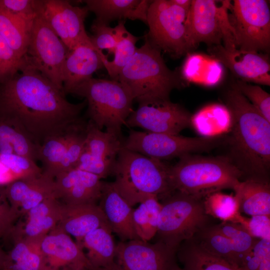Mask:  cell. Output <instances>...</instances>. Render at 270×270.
<instances>
[{
	"instance_id": "15",
	"label": "cell",
	"mask_w": 270,
	"mask_h": 270,
	"mask_svg": "<svg viewBox=\"0 0 270 270\" xmlns=\"http://www.w3.org/2000/svg\"><path fill=\"white\" fill-rule=\"evenodd\" d=\"M124 140L122 136L103 132L88 120L84 148L74 168L101 179L112 176Z\"/></svg>"
},
{
	"instance_id": "39",
	"label": "cell",
	"mask_w": 270,
	"mask_h": 270,
	"mask_svg": "<svg viewBox=\"0 0 270 270\" xmlns=\"http://www.w3.org/2000/svg\"><path fill=\"white\" fill-rule=\"evenodd\" d=\"M203 202L206 214L222 222H233L241 214L238 200L232 194L220 192H213L206 196Z\"/></svg>"
},
{
	"instance_id": "1",
	"label": "cell",
	"mask_w": 270,
	"mask_h": 270,
	"mask_svg": "<svg viewBox=\"0 0 270 270\" xmlns=\"http://www.w3.org/2000/svg\"><path fill=\"white\" fill-rule=\"evenodd\" d=\"M86 104V100L70 102L63 90L26 64L0 82V115L18 122L39 146L79 122Z\"/></svg>"
},
{
	"instance_id": "52",
	"label": "cell",
	"mask_w": 270,
	"mask_h": 270,
	"mask_svg": "<svg viewBox=\"0 0 270 270\" xmlns=\"http://www.w3.org/2000/svg\"><path fill=\"white\" fill-rule=\"evenodd\" d=\"M88 270L86 267L84 266H80L74 269H68V270Z\"/></svg>"
},
{
	"instance_id": "2",
	"label": "cell",
	"mask_w": 270,
	"mask_h": 270,
	"mask_svg": "<svg viewBox=\"0 0 270 270\" xmlns=\"http://www.w3.org/2000/svg\"><path fill=\"white\" fill-rule=\"evenodd\" d=\"M224 101L231 116L227 156L242 172V180L270 182V122L232 86Z\"/></svg>"
},
{
	"instance_id": "36",
	"label": "cell",
	"mask_w": 270,
	"mask_h": 270,
	"mask_svg": "<svg viewBox=\"0 0 270 270\" xmlns=\"http://www.w3.org/2000/svg\"><path fill=\"white\" fill-rule=\"evenodd\" d=\"M210 226L213 230L220 233L230 240L236 256L238 269L258 239L252 236L238 223L222 222L219 224H210Z\"/></svg>"
},
{
	"instance_id": "4",
	"label": "cell",
	"mask_w": 270,
	"mask_h": 270,
	"mask_svg": "<svg viewBox=\"0 0 270 270\" xmlns=\"http://www.w3.org/2000/svg\"><path fill=\"white\" fill-rule=\"evenodd\" d=\"M170 180L174 191L204 199L224 189L234 190L242 180V176L227 156L188 154L171 166Z\"/></svg>"
},
{
	"instance_id": "40",
	"label": "cell",
	"mask_w": 270,
	"mask_h": 270,
	"mask_svg": "<svg viewBox=\"0 0 270 270\" xmlns=\"http://www.w3.org/2000/svg\"><path fill=\"white\" fill-rule=\"evenodd\" d=\"M87 123L88 122L82 118L70 130L66 152L56 176L60 172L75 168L84 144Z\"/></svg>"
},
{
	"instance_id": "32",
	"label": "cell",
	"mask_w": 270,
	"mask_h": 270,
	"mask_svg": "<svg viewBox=\"0 0 270 270\" xmlns=\"http://www.w3.org/2000/svg\"><path fill=\"white\" fill-rule=\"evenodd\" d=\"M221 64L211 56L190 54L184 64L180 78L187 81L214 86L220 80Z\"/></svg>"
},
{
	"instance_id": "19",
	"label": "cell",
	"mask_w": 270,
	"mask_h": 270,
	"mask_svg": "<svg viewBox=\"0 0 270 270\" xmlns=\"http://www.w3.org/2000/svg\"><path fill=\"white\" fill-rule=\"evenodd\" d=\"M44 270L74 269L84 266L93 270L83 249L70 235L55 228L41 240Z\"/></svg>"
},
{
	"instance_id": "3",
	"label": "cell",
	"mask_w": 270,
	"mask_h": 270,
	"mask_svg": "<svg viewBox=\"0 0 270 270\" xmlns=\"http://www.w3.org/2000/svg\"><path fill=\"white\" fill-rule=\"evenodd\" d=\"M170 166L163 160L122 146L118 155L112 183L131 206L152 196L161 200L174 191L170 180Z\"/></svg>"
},
{
	"instance_id": "47",
	"label": "cell",
	"mask_w": 270,
	"mask_h": 270,
	"mask_svg": "<svg viewBox=\"0 0 270 270\" xmlns=\"http://www.w3.org/2000/svg\"><path fill=\"white\" fill-rule=\"evenodd\" d=\"M20 217L10 205L4 186H0V239L8 236Z\"/></svg>"
},
{
	"instance_id": "33",
	"label": "cell",
	"mask_w": 270,
	"mask_h": 270,
	"mask_svg": "<svg viewBox=\"0 0 270 270\" xmlns=\"http://www.w3.org/2000/svg\"><path fill=\"white\" fill-rule=\"evenodd\" d=\"M191 124L204 136H215L230 128L231 116L226 106L214 104L203 108L192 116Z\"/></svg>"
},
{
	"instance_id": "49",
	"label": "cell",
	"mask_w": 270,
	"mask_h": 270,
	"mask_svg": "<svg viewBox=\"0 0 270 270\" xmlns=\"http://www.w3.org/2000/svg\"><path fill=\"white\" fill-rule=\"evenodd\" d=\"M173 4L176 5L186 11H188L192 4V0H170Z\"/></svg>"
},
{
	"instance_id": "41",
	"label": "cell",
	"mask_w": 270,
	"mask_h": 270,
	"mask_svg": "<svg viewBox=\"0 0 270 270\" xmlns=\"http://www.w3.org/2000/svg\"><path fill=\"white\" fill-rule=\"evenodd\" d=\"M0 161L9 170L15 180L42 174V169L32 160L15 154H0Z\"/></svg>"
},
{
	"instance_id": "46",
	"label": "cell",
	"mask_w": 270,
	"mask_h": 270,
	"mask_svg": "<svg viewBox=\"0 0 270 270\" xmlns=\"http://www.w3.org/2000/svg\"><path fill=\"white\" fill-rule=\"evenodd\" d=\"M0 8L14 16L31 22L37 14L38 0H0Z\"/></svg>"
},
{
	"instance_id": "34",
	"label": "cell",
	"mask_w": 270,
	"mask_h": 270,
	"mask_svg": "<svg viewBox=\"0 0 270 270\" xmlns=\"http://www.w3.org/2000/svg\"><path fill=\"white\" fill-rule=\"evenodd\" d=\"M32 22L14 16L0 8V34L22 58L26 52Z\"/></svg>"
},
{
	"instance_id": "6",
	"label": "cell",
	"mask_w": 270,
	"mask_h": 270,
	"mask_svg": "<svg viewBox=\"0 0 270 270\" xmlns=\"http://www.w3.org/2000/svg\"><path fill=\"white\" fill-rule=\"evenodd\" d=\"M67 94L84 98L89 120L99 129L122 136V128L134 110V100L119 80L92 78L72 88Z\"/></svg>"
},
{
	"instance_id": "8",
	"label": "cell",
	"mask_w": 270,
	"mask_h": 270,
	"mask_svg": "<svg viewBox=\"0 0 270 270\" xmlns=\"http://www.w3.org/2000/svg\"><path fill=\"white\" fill-rule=\"evenodd\" d=\"M218 6L214 0H192L186 22V36L189 52L200 43L208 46L221 44L228 49L236 48L234 29L228 18L230 0Z\"/></svg>"
},
{
	"instance_id": "26",
	"label": "cell",
	"mask_w": 270,
	"mask_h": 270,
	"mask_svg": "<svg viewBox=\"0 0 270 270\" xmlns=\"http://www.w3.org/2000/svg\"><path fill=\"white\" fill-rule=\"evenodd\" d=\"M112 230L100 228L86 234L80 247L86 248L85 254L93 270H122L116 260V247Z\"/></svg>"
},
{
	"instance_id": "18",
	"label": "cell",
	"mask_w": 270,
	"mask_h": 270,
	"mask_svg": "<svg viewBox=\"0 0 270 270\" xmlns=\"http://www.w3.org/2000/svg\"><path fill=\"white\" fill-rule=\"evenodd\" d=\"M92 174L74 168L54 178V195L62 204H97L104 181Z\"/></svg>"
},
{
	"instance_id": "44",
	"label": "cell",
	"mask_w": 270,
	"mask_h": 270,
	"mask_svg": "<svg viewBox=\"0 0 270 270\" xmlns=\"http://www.w3.org/2000/svg\"><path fill=\"white\" fill-rule=\"evenodd\" d=\"M20 58L0 34V82L13 76L24 66Z\"/></svg>"
},
{
	"instance_id": "35",
	"label": "cell",
	"mask_w": 270,
	"mask_h": 270,
	"mask_svg": "<svg viewBox=\"0 0 270 270\" xmlns=\"http://www.w3.org/2000/svg\"><path fill=\"white\" fill-rule=\"evenodd\" d=\"M161 204L156 196L148 198L134 209L132 218L139 238L148 242L155 236L158 227Z\"/></svg>"
},
{
	"instance_id": "12",
	"label": "cell",
	"mask_w": 270,
	"mask_h": 270,
	"mask_svg": "<svg viewBox=\"0 0 270 270\" xmlns=\"http://www.w3.org/2000/svg\"><path fill=\"white\" fill-rule=\"evenodd\" d=\"M228 14L236 48L268 52L270 10L266 0H234Z\"/></svg>"
},
{
	"instance_id": "13",
	"label": "cell",
	"mask_w": 270,
	"mask_h": 270,
	"mask_svg": "<svg viewBox=\"0 0 270 270\" xmlns=\"http://www.w3.org/2000/svg\"><path fill=\"white\" fill-rule=\"evenodd\" d=\"M37 12L68 50L91 42L84 27L90 12L86 6H74L64 0H38Z\"/></svg>"
},
{
	"instance_id": "23",
	"label": "cell",
	"mask_w": 270,
	"mask_h": 270,
	"mask_svg": "<svg viewBox=\"0 0 270 270\" xmlns=\"http://www.w3.org/2000/svg\"><path fill=\"white\" fill-rule=\"evenodd\" d=\"M100 52L91 42L78 44L68 50L62 70L66 94L73 87L92 78L95 72L104 68Z\"/></svg>"
},
{
	"instance_id": "30",
	"label": "cell",
	"mask_w": 270,
	"mask_h": 270,
	"mask_svg": "<svg viewBox=\"0 0 270 270\" xmlns=\"http://www.w3.org/2000/svg\"><path fill=\"white\" fill-rule=\"evenodd\" d=\"M182 270H238L226 260L202 248L192 238L183 242L176 251Z\"/></svg>"
},
{
	"instance_id": "42",
	"label": "cell",
	"mask_w": 270,
	"mask_h": 270,
	"mask_svg": "<svg viewBox=\"0 0 270 270\" xmlns=\"http://www.w3.org/2000/svg\"><path fill=\"white\" fill-rule=\"evenodd\" d=\"M270 122V95L260 86L237 80L232 86Z\"/></svg>"
},
{
	"instance_id": "25",
	"label": "cell",
	"mask_w": 270,
	"mask_h": 270,
	"mask_svg": "<svg viewBox=\"0 0 270 270\" xmlns=\"http://www.w3.org/2000/svg\"><path fill=\"white\" fill-rule=\"evenodd\" d=\"M152 0H86L89 11L96 20L109 23L115 20H140L146 24L147 14Z\"/></svg>"
},
{
	"instance_id": "38",
	"label": "cell",
	"mask_w": 270,
	"mask_h": 270,
	"mask_svg": "<svg viewBox=\"0 0 270 270\" xmlns=\"http://www.w3.org/2000/svg\"><path fill=\"white\" fill-rule=\"evenodd\" d=\"M73 128L64 134L48 138L40 146L38 160L42 164V170L54 178L66 153L70 132Z\"/></svg>"
},
{
	"instance_id": "50",
	"label": "cell",
	"mask_w": 270,
	"mask_h": 270,
	"mask_svg": "<svg viewBox=\"0 0 270 270\" xmlns=\"http://www.w3.org/2000/svg\"><path fill=\"white\" fill-rule=\"evenodd\" d=\"M258 270H270V252L264 257Z\"/></svg>"
},
{
	"instance_id": "48",
	"label": "cell",
	"mask_w": 270,
	"mask_h": 270,
	"mask_svg": "<svg viewBox=\"0 0 270 270\" xmlns=\"http://www.w3.org/2000/svg\"><path fill=\"white\" fill-rule=\"evenodd\" d=\"M270 252V240L258 239L238 270H258L264 257Z\"/></svg>"
},
{
	"instance_id": "10",
	"label": "cell",
	"mask_w": 270,
	"mask_h": 270,
	"mask_svg": "<svg viewBox=\"0 0 270 270\" xmlns=\"http://www.w3.org/2000/svg\"><path fill=\"white\" fill-rule=\"evenodd\" d=\"M188 11L170 0H154L147 14L149 30L145 36L154 48L178 58L189 52L186 36Z\"/></svg>"
},
{
	"instance_id": "16",
	"label": "cell",
	"mask_w": 270,
	"mask_h": 270,
	"mask_svg": "<svg viewBox=\"0 0 270 270\" xmlns=\"http://www.w3.org/2000/svg\"><path fill=\"white\" fill-rule=\"evenodd\" d=\"M176 251L159 241H120L116 245V260L122 270H182Z\"/></svg>"
},
{
	"instance_id": "51",
	"label": "cell",
	"mask_w": 270,
	"mask_h": 270,
	"mask_svg": "<svg viewBox=\"0 0 270 270\" xmlns=\"http://www.w3.org/2000/svg\"><path fill=\"white\" fill-rule=\"evenodd\" d=\"M6 258V252L4 250L0 245V270H4Z\"/></svg>"
},
{
	"instance_id": "5",
	"label": "cell",
	"mask_w": 270,
	"mask_h": 270,
	"mask_svg": "<svg viewBox=\"0 0 270 270\" xmlns=\"http://www.w3.org/2000/svg\"><path fill=\"white\" fill-rule=\"evenodd\" d=\"M118 80L138 103L170 100L172 90L182 86L180 75L167 66L160 52L146 38L121 70Z\"/></svg>"
},
{
	"instance_id": "21",
	"label": "cell",
	"mask_w": 270,
	"mask_h": 270,
	"mask_svg": "<svg viewBox=\"0 0 270 270\" xmlns=\"http://www.w3.org/2000/svg\"><path fill=\"white\" fill-rule=\"evenodd\" d=\"M56 228L74 236L80 246L84 237L91 232L100 228L111 229L98 204H62L60 218Z\"/></svg>"
},
{
	"instance_id": "27",
	"label": "cell",
	"mask_w": 270,
	"mask_h": 270,
	"mask_svg": "<svg viewBox=\"0 0 270 270\" xmlns=\"http://www.w3.org/2000/svg\"><path fill=\"white\" fill-rule=\"evenodd\" d=\"M40 146L16 121L0 115V154H15L38 160Z\"/></svg>"
},
{
	"instance_id": "22",
	"label": "cell",
	"mask_w": 270,
	"mask_h": 270,
	"mask_svg": "<svg viewBox=\"0 0 270 270\" xmlns=\"http://www.w3.org/2000/svg\"><path fill=\"white\" fill-rule=\"evenodd\" d=\"M98 205L110 226L121 242L140 240L133 222L134 209L120 194L112 182H104Z\"/></svg>"
},
{
	"instance_id": "31",
	"label": "cell",
	"mask_w": 270,
	"mask_h": 270,
	"mask_svg": "<svg viewBox=\"0 0 270 270\" xmlns=\"http://www.w3.org/2000/svg\"><path fill=\"white\" fill-rule=\"evenodd\" d=\"M124 20H120L115 26L118 34V41L114 50V58L109 60L103 52L100 53L104 68L111 80H118L119 74L130 60L136 49V43L140 38L128 32L124 26Z\"/></svg>"
},
{
	"instance_id": "17",
	"label": "cell",
	"mask_w": 270,
	"mask_h": 270,
	"mask_svg": "<svg viewBox=\"0 0 270 270\" xmlns=\"http://www.w3.org/2000/svg\"><path fill=\"white\" fill-rule=\"evenodd\" d=\"M208 51L210 56L228 68L238 80L270 86V63L267 54L227 49L222 44L210 46Z\"/></svg>"
},
{
	"instance_id": "43",
	"label": "cell",
	"mask_w": 270,
	"mask_h": 270,
	"mask_svg": "<svg viewBox=\"0 0 270 270\" xmlns=\"http://www.w3.org/2000/svg\"><path fill=\"white\" fill-rule=\"evenodd\" d=\"M92 36H90L93 46L97 50H107L113 54L118 41L116 27L112 28L107 24L95 19L90 27Z\"/></svg>"
},
{
	"instance_id": "9",
	"label": "cell",
	"mask_w": 270,
	"mask_h": 270,
	"mask_svg": "<svg viewBox=\"0 0 270 270\" xmlns=\"http://www.w3.org/2000/svg\"><path fill=\"white\" fill-rule=\"evenodd\" d=\"M228 136L186 137L178 135L130 130L122 146L160 160L196 152H208L226 144Z\"/></svg>"
},
{
	"instance_id": "20",
	"label": "cell",
	"mask_w": 270,
	"mask_h": 270,
	"mask_svg": "<svg viewBox=\"0 0 270 270\" xmlns=\"http://www.w3.org/2000/svg\"><path fill=\"white\" fill-rule=\"evenodd\" d=\"M54 178L43 171L40 176L12 182L4 186V191L11 206L22 217L44 200L54 196Z\"/></svg>"
},
{
	"instance_id": "24",
	"label": "cell",
	"mask_w": 270,
	"mask_h": 270,
	"mask_svg": "<svg viewBox=\"0 0 270 270\" xmlns=\"http://www.w3.org/2000/svg\"><path fill=\"white\" fill-rule=\"evenodd\" d=\"M62 205L54 196L44 200L26 213L24 223L18 222L12 230L26 240L41 242L58 225Z\"/></svg>"
},
{
	"instance_id": "28",
	"label": "cell",
	"mask_w": 270,
	"mask_h": 270,
	"mask_svg": "<svg viewBox=\"0 0 270 270\" xmlns=\"http://www.w3.org/2000/svg\"><path fill=\"white\" fill-rule=\"evenodd\" d=\"M7 238L12 246L6 252L4 270H44L40 242L26 240L13 230Z\"/></svg>"
},
{
	"instance_id": "45",
	"label": "cell",
	"mask_w": 270,
	"mask_h": 270,
	"mask_svg": "<svg viewBox=\"0 0 270 270\" xmlns=\"http://www.w3.org/2000/svg\"><path fill=\"white\" fill-rule=\"evenodd\" d=\"M233 222L240 224L255 238L270 240V216L257 215L247 218L240 214Z\"/></svg>"
},
{
	"instance_id": "7",
	"label": "cell",
	"mask_w": 270,
	"mask_h": 270,
	"mask_svg": "<svg viewBox=\"0 0 270 270\" xmlns=\"http://www.w3.org/2000/svg\"><path fill=\"white\" fill-rule=\"evenodd\" d=\"M203 200L178 190L162 199L156 241L177 250L210 225Z\"/></svg>"
},
{
	"instance_id": "29",
	"label": "cell",
	"mask_w": 270,
	"mask_h": 270,
	"mask_svg": "<svg viewBox=\"0 0 270 270\" xmlns=\"http://www.w3.org/2000/svg\"><path fill=\"white\" fill-rule=\"evenodd\" d=\"M234 190L240 213L250 216H270V182L245 180L240 181Z\"/></svg>"
},
{
	"instance_id": "11",
	"label": "cell",
	"mask_w": 270,
	"mask_h": 270,
	"mask_svg": "<svg viewBox=\"0 0 270 270\" xmlns=\"http://www.w3.org/2000/svg\"><path fill=\"white\" fill-rule=\"evenodd\" d=\"M68 48L38 12L32 20L26 64L40 72L60 89L63 90L62 70Z\"/></svg>"
},
{
	"instance_id": "37",
	"label": "cell",
	"mask_w": 270,
	"mask_h": 270,
	"mask_svg": "<svg viewBox=\"0 0 270 270\" xmlns=\"http://www.w3.org/2000/svg\"><path fill=\"white\" fill-rule=\"evenodd\" d=\"M210 226L198 232L193 238L204 250L226 260L238 269L236 256L230 240L213 230Z\"/></svg>"
},
{
	"instance_id": "14",
	"label": "cell",
	"mask_w": 270,
	"mask_h": 270,
	"mask_svg": "<svg viewBox=\"0 0 270 270\" xmlns=\"http://www.w3.org/2000/svg\"><path fill=\"white\" fill-rule=\"evenodd\" d=\"M192 114L183 106L168 100L138 103L126 121V126L147 132L178 135L191 125Z\"/></svg>"
}]
</instances>
